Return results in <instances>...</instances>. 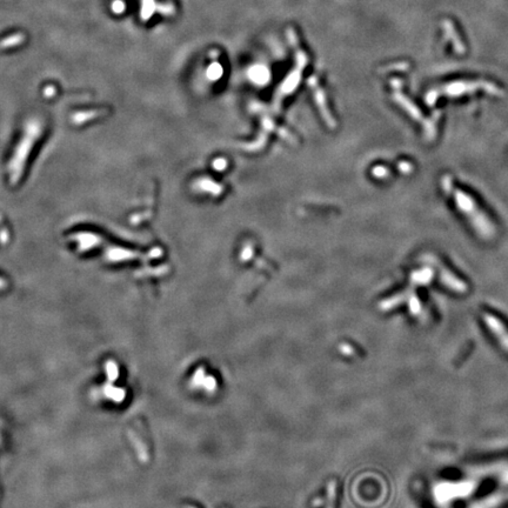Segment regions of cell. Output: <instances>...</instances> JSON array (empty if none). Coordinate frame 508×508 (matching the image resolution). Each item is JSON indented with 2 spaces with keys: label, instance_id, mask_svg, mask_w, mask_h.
Segmentation results:
<instances>
[{
  "label": "cell",
  "instance_id": "cell-7",
  "mask_svg": "<svg viewBox=\"0 0 508 508\" xmlns=\"http://www.w3.org/2000/svg\"><path fill=\"white\" fill-rule=\"evenodd\" d=\"M205 387H206L207 391H214L215 390V386H216V382L215 380L213 379L212 377H208L206 380H205Z\"/></svg>",
  "mask_w": 508,
  "mask_h": 508
},
{
  "label": "cell",
  "instance_id": "cell-6",
  "mask_svg": "<svg viewBox=\"0 0 508 508\" xmlns=\"http://www.w3.org/2000/svg\"><path fill=\"white\" fill-rule=\"evenodd\" d=\"M335 481L328 482L327 486V506L326 508H333L334 506V500H335Z\"/></svg>",
  "mask_w": 508,
  "mask_h": 508
},
{
  "label": "cell",
  "instance_id": "cell-5",
  "mask_svg": "<svg viewBox=\"0 0 508 508\" xmlns=\"http://www.w3.org/2000/svg\"><path fill=\"white\" fill-rule=\"evenodd\" d=\"M105 371H106V376L108 379V382H115L119 377V368L115 361L113 360H107L105 363Z\"/></svg>",
  "mask_w": 508,
  "mask_h": 508
},
{
  "label": "cell",
  "instance_id": "cell-3",
  "mask_svg": "<svg viewBox=\"0 0 508 508\" xmlns=\"http://www.w3.org/2000/svg\"><path fill=\"white\" fill-rule=\"evenodd\" d=\"M127 435H129V439L130 441H131L132 446L134 447L135 452H137L139 460L144 463L148 461V453H147V448H146L145 443H144L143 441L140 440V438H139L134 432L131 431V429L127 431Z\"/></svg>",
  "mask_w": 508,
  "mask_h": 508
},
{
  "label": "cell",
  "instance_id": "cell-4",
  "mask_svg": "<svg viewBox=\"0 0 508 508\" xmlns=\"http://www.w3.org/2000/svg\"><path fill=\"white\" fill-rule=\"evenodd\" d=\"M104 394L106 398L115 402H123L126 396V391L124 388L115 387L112 385V382H107L104 385Z\"/></svg>",
  "mask_w": 508,
  "mask_h": 508
},
{
  "label": "cell",
  "instance_id": "cell-2",
  "mask_svg": "<svg viewBox=\"0 0 508 508\" xmlns=\"http://www.w3.org/2000/svg\"><path fill=\"white\" fill-rule=\"evenodd\" d=\"M484 319L485 323L490 327L493 334L498 338L499 341H500L501 345L506 347V349H508V332L506 327L502 325L500 319L495 318V316L490 314V313H485Z\"/></svg>",
  "mask_w": 508,
  "mask_h": 508
},
{
  "label": "cell",
  "instance_id": "cell-1",
  "mask_svg": "<svg viewBox=\"0 0 508 508\" xmlns=\"http://www.w3.org/2000/svg\"><path fill=\"white\" fill-rule=\"evenodd\" d=\"M441 185L447 194H449V196L453 194V199L458 210L466 215V218L473 225L474 229L479 233L480 237L487 239V240L492 239L495 234V227H494L491 219H488V216L485 214L484 211L477 206L475 200L463 191L457 190L453 186V181L448 176L442 178Z\"/></svg>",
  "mask_w": 508,
  "mask_h": 508
}]
</instances>
